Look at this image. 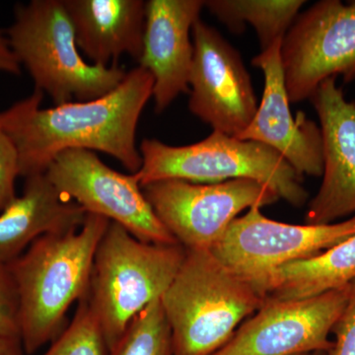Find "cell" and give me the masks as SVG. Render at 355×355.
<instances>
[{"label":"cell","mask_w":355,"mask_h":355,"mask_svg":"<svg viewBox=\"0 0 355 355\" xmlns=\"http://www.w3.org/2000/svg\"><path fill=\"white\" fill-rule=\"evenodd\" d=\"M21 197L0 212V261L10 263L42 236L78 230L87 212L44 174L25 178Z\"/></svg>","instance_id":"16"},{"label":"cell","mask_w":355,"mask_h":355,"mask_svg":"<svg viewBox=\"0 0 355 355\" xmlns=\"http://www.w3.org/2000/svg\"><path fill=\"white\" fill-rule=\"evenodd\" d=\"M202 8V0L146 1L144 50L139 62L153 76V97L157 114L190 90L193 58L191 31Z\"/></svg>","instance_id":"15"},{"label":"cell","mask_w":355,"mask_h":355,"mask_svg":"<svg viewBox=\"0 0 355 355\" xmlns=\"http://www.w3.org/2000/svg\"><path fill=\"white\" fill-rule=\"evenodd\" d=\"M336 77L327 78L310 99L323 137V181L308 203L306 223L326 225L355 214V103L345 100Z\"/></svg>","instance_id":"13"},{"label":"cell","mask_w":355,"mask_h":355,"mask_svg":"<svg viewBox=\"0 0 355 355\" xmlns=\"http://www.w3.org/2000/svg\"><path fill=\"white\" fill-rule=\"evenodd\" d=\"M265 299L210 250H186L179 272L161 297L173 355L216 354Z\"/></svg>","instance_id":"3"},{"label":"cell","mask_w":355,"mask_h":355,"mask_svg":"<svg viewBox=\"0 0 355 355\" xmlns=\"http://www.w3.org/2000/svg\"><path fill=\"white\" fill-rule=\"evenodd\" d=\"M7 35L35 90L46 93L55 106L101 98L118 87L128 73L116 64H91L81 57L64 0L18 4Z\"/></svg>","instance_id":"4"},{"label":"cell","mask_w":355,"mask_h":355,"mask_svg":"<svg viewBox=\"0 0 355 355\" xmlns=\"http://www.w3.org/2000/svg\"><path fill=\"white\" fill-rule=\"evenodd\" d=\"M282 42L252 60V64L263 71L265 89L253 121L237 139L270 146L301 176L321 177L324 169L321 128L303 113L295 118L292 114L280 58Z\"/></svg>","instance_id":"14"},{"label":"cell","mask_w":355,"mask_h":355,"mask_svg":"<svg viewBox=\"0 0 355 355\" xmlns=\"http://www.w3.org/2000/svg\"><path fill=\"white\" fill-rule=\"evenodd\" d=\"M46 175L62 196L87 214L119 224L140 241L178 244L159 220L135 175L114 171L93 151L65 150L51 162Z\"/></svg>","instance_id":"10"},{"label":"cell","mask_w":355,"mask_h":355,"mask_svg":"<svg viewBox=\"0 0 355 355\" xmlns=\"http://www.w3.org/2000/svg\"><path fill=\"white\" fill-rule=\"evenodd\" d=\"M107 355H173L171 329L161 298L133 318Z\"/></svg>","instance_id":"20"},{"label":"cell","mask_w":355,"mask_h":355,"mask_svg":"<svg viewBox=\"0 0 355 355\" xmlns=\"http://www.w3.org/2000/svg\"><path fill=\"white\" fill-rule=\"evenodd\" d=\"M310 354H297V355H310Z\"/></svg>","instance_id":"28"},{"label":"cell","mask_w":355,"mask_h":355,"mask_svg":"<svg viewBox=\"0 0 355 355\" xmlns=\"http://www.w3.org/2000/svg\"><path fill=\"white\" fill-rule=\"evenodd\" d=\"M77 46L93 64L110 67L121 55L139 62L144 50L146 2L64 0Z\"/></svg>","instance_id":"17"},{"label":"cell","mask_w":355,"mask_h":355,"mask_svg":"<svg viewBox=\"0 0 355 355\" xmlns=\"http://www.w3.org/2000/svg\"><path fill=\"white\" fill-rule=\"evenodd\" d=\"M110 222L87 214L78 230L42 236L8 263L19 296L26 354L53 342L64 330L69 308L87 297L96 250Z\"/></svg>","instance_id":"2"},{"label":"cell","mask_w":355,"mask_h":355,"mask_svg":"<svg viewBox=\"0 0 355 355\" xmlns=\"http://www.w3.org/2000/svg\"><path fill=\"white\" fill-rule=\"evenodd\" d=\"M0 336H19V296L8 263L0 261Z\"/></svg>","instance_id":"22"},{"label":"cell","mask_w":355,"mask_h":355,"mask_svg":"<svg viewBox=\"0 0 355 355\" xmlns=\"http://www.w3.org/2000/svg\"><path fill=\"white\" fill-rule=\"evenodd\" d=\"M193 43L189 110L214 132L238 137L258 110L241 55L200 18L193 24Z\"/></svg>","instance_id":"12"},{"label":"cell","mask_w":355,"mask_h":355,"mask_svg":"<svg viewBox=\"0 0 355 355\" xmlns=\"http://www.w3.org/2000/svg\"><path fill=\"white\" fill-rule=\"evenodd\" d=\"M139 153L141 167L133 175L141 188L163 180L211 184L250 179L266 184L295 207H303L309 198L303 176L279 153L260 142L212 132L202 141L184 146L144 139Z\"/></svg>","instance_id":"6"},{"label":"cell","mask_w":355,"mask_h":355,"mask_svg":"<svg viewBox=\"0 0 355 355\" xmlns=\"http://www.w3.org/2000/svg\"><path fill=\"white\" fill-rule=\"evenodd\" d=\"M310 355H329V352H313V354H311Z\"/></svg>","instance_id":"27"},{"label":"cell","mask_w":355,"mask_h":355,"mask_svg":"<svg viewBox=\"0 0 355 355\" xmlns=\"http://www.w3.org/2000/svg\"><path fill=\"white\" fill-rule=\"evenodd\" d=\"M0 355H26L19 336H0Z\"/></svg>","instance_id":"26"},{"label":"cell","mask_w":355,"mask_h":355,"mask_svg":"<svg viewBox=\"0 0 355 355\" xmlns=\"http://www.w3.org/2000/svg\"><path fill=\"white\" fill-rule=\"evenodd\" d=\"M354 234L355 214L326 225H295L272 220L260 207H252L231 222L210 252L266 298L268 280L280 266L319 256Z\"/></svg>","instance_id":"7"},{"label":"cell","mask_w":355,"mask_h":355,"mask_svg":"<svg viewBox=\"0 0 355 355\" xmlns=\"http://www.w3.org/2000/svg\"><path fill=\"white\" fill-rule=\"evenodd\" d=\"M20 176L19 156L0 118V212L17 197L15 182Z\"/></svg>","instance_id":"23"},{"label":"cell","mask_w":355,"mask_h":355,"mask_svg":"<svg viewBox=\"0 0 355 355\" xmlns=\"http://www.w3.org/2000/svg\"><path fill=\"white\" fill-rule=\"evenodd\" d=\"M186 250L140 241L110 222L93 261L86 301L111 349L128 324L171 286Z\"/></svg>","instance_id":"5"},{"label":"cell","mask_w":355,"mask_h":355,"mask_svg":"<svg viewBox=\"0 0 355 355\" xmlns=\"http://www.w3.org/2000/svg\"><path fill=\"white\" fill-rule=\"evenodd\" d=\"M21 65L9 46L7 37L0 32V71L19 76Z\"/></svg>","instance_id":"25"},{"label":"cell","mask_w":355,"mask_h":355,"mask_svg":"<svg viewBox=\"0 0 355 355\" xmlns=\"http://www.w3.org/2000/svg\"><path fill=\"white\" fill-rule=\"evenodd\" d=\"M349 284L299 300L265 299L253 318L212 355H297L329 352V338L349 299Z\"/></svg>","instance_id":"11"},{"label":"cell","mask_w":355,"mask_h":355,"mask_svg":"<svg viewBox=\"0 0 355 355\" xmlns=\"http://www.w3.org/2000/svg\"><path fill=\"white\" fill-rule=\"evenodd\" d=\"M154 79L144 67L128 71L114 90L98 99L42 109L44 93L35 90L0 113L2 125L19 156L20 176L44 174L69 149L113 156L132 174L141 167L137 146L140 116L153 98Z\"/></svg>","instance_id":"1"},{"label":"cell","mask_w":355,"mask_h":355,"mask_svg":"<svg viewBox=\"0 0 355 355\" xmlns=\"http://www.w3.org/2000/svg\"><path fill=\"white\" fill-rule=\"evenodd\" d=\"M106 342L87 301L78 303L71 323L43 355H107Z\"/></svg>","instance_id":"21"},{"label":"cell","mask_w":355,"mask_h":355,"mask_svg":"<svg viewBox=\"0 0 355 355\" xmlns=\"http://www.w3.org/2000/svg\"><path fill=\"white\" fill-rule=\"evenodd\" d=\"M355 280V234L308 260L280 266L268 280L266 299L299 300Z\"/></svg>","instance_id":"18"},{"label":"cell","mask_w":355,"mask_h":355,"mask_svg":"<svg viewBox=\"0 0 355 355\" xmlns=\"http://www.w3.org/2000/svg\"><path fill=\"white\" fill-rule=\"evenodd\" d=\"M291 103L310 99L327 78H355V2L322 0L299 13L280 46Z\"/></svg>","instance_id":"9"},{"label":"cell","mask_w":355,"mask_h":355,"mask_svg":"<svg viewBox=\"0 0 355 355\" xmlns=\"http://www.w3.org/2000/svg\"><path fill=\"white\" fill-rule=\"evenodd\" d=\"M159 220L184 250H210L243 210L266 207L280 200L250 179L198 184L163 180L142 187Z\"/></svg>","instance_id":"8"},{"label":"cell","mask_w":355,"mask_h":355,"mask_svg":"<svg viewBox=\"0 0 355 355\" xmlns=\"http://www.w3.org/2000/svg\"><path fill=\"white\" fill-rule=\"evenodd\" d=\"M304 3L303 0H209L205 7L236 34L246 25L253 26L263 51L282 41Z\"/></svg>","instance_id":"19"},{"label":"cell","mask_w":355,"mask_h":355,"mask_svg":"<svg viewBox=\"0 0 355 355\" xmlns=\"http://www.w3.org/2000/svg\"><path fill=\"white\" fill-rule=\"evenodd\" d=\"M331 334L336 340L329 355H355V280L349 284L347 305L334 324Z\"/></svg>","instance_id":"24"}]
</instances>
